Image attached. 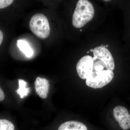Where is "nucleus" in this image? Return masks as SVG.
Instances as JSON below:
<instances>
[{
    "instance_id": "obj_1",
    "label": "nucleus",
    "mask_w": 130,
    "mask_h": 130,
    "mask_svg": "<svg viewBox=\"0 0 130 130\" xmlns=\"http://www.w3.org/2000/svg\"><path fill=\"white\" fill-rule=\"evenodd\" d=\"M94 9L88 0H79L77 3L72 17V24L76 28L83 27L92 20Z\"/></svg>"
},
{
    "instance_id": "obj_2",
    "label": "nucleus",
    "mask_w": 130,
    "mask_h": 130,
    "mask_svg": "<svg viewBox=\"0 0 130 130\" xmlns=\"http://www.w3.org/2000/svg\"><path fill=\"white\" fill-rule=\"evenodd\" d=\"M29 26L32 33L41 39H46L50 35V28L48 20L42 13H37L33 15L30 19Z\"/></svg>"
},
{
    "instance_id": "obj_3",
    "label": "nucleus",
    "mask_w": 130,
    "mask_h": 130,
    "mask_svg": "<svg viewBox=\"0 0 130 130\" xmlns=\"http://www.w3.org/2000/svg\"><path fill=\"white\" fill-rule=\"evenodd\" d=\"M113 71L105 70L101 71L93 72L86 79L87 86L94 89H100L110 83L113 79Z\"/></svg>"
},
{
    "instance_id": "obj_4",
    "label": "nucleus",
    "mask_w": 130,
    "mask_h": 130,
    "mask_svg": "<svg viewBox=\"0 0 130 130\" xmlns=\"http://www.w3.org/2000/svg\"><path fill=\"white\" fill-rule=\"evenodd\" d=\"M94 58L102 61L106 66V69L113 71L115 68V62L112 54L107 48L98 46L94 49Z\"/></svg>"
},
{
    "instance_id": "obj_5",
    "label": "nucleus",
    "mask_w": 130,
    "mask_h": 130,
    "mask_svg": "<svg viewBox=\"0 0 130 130\" xmlns=\"http://www.w3.org/2000/svg\"><path fill=\"white\" fill-rule=\"evenodd\" d=\"M93 58L86 55L80 59L76 65V70L78 76L82 79H86L93 72Z\"/></svg>"
},
{
    "instance_id": "obj_6",
    "label": "nucleus",
    "mask_w": 130,
    "mask_h": 130,
    "mask_svg": "<svg viewBox=\"0 0 130 130\" xmlns=\"http://www.w3.org/2000/svg\"><path fill=\"white\" fill-rule=\"evenodd\" d=\"M113 113L116 121L120 128L123 130L130 129V115L125 107L119 106L115 107Z\"/></svg>"
},
{
    "instance_id": "obj_7",
    "label": "nucleus",
    "mask_w": 130,
    "mask_h": 130,
    "mask_svg": "<svg viewBox=\"0 0 130 130\" xmlns=\"http://www.w3.org/2000/svg\"><path fill=\"white\" fill-rule=\"evenodd\" d=\"M35 85L36 93L41 98H46L49 88L48 80L46 78L37 77L35 81Z\"/></svg>"
},
{
    "instance_id": "obj_8",
    "label": "nucleus",
    "mask_w": 130,
    "mask_h": 130,
    "mask_svg": "<svg viewBox=\"0 0 130 130\" xmlns=\"http://www.w3.org/2000/svg\"><path fill=\"white\" fill-rule=\"evenodd\" d=\"M57 130H89V129L84 123L71 120L61 124Z\"/></svg>"
},
{
    "instance_id": "obj_9",
    "label": "nucleus",
    "mask_w": 130,
    "mask_h": 130,
    "mask_svg": "<svg viewBox=\"0 0 130 130\" xmlns=\"http://www.w3.org/2000/svg\"><path fill=\"white\" fill-rule=\"evenodd\" d=\"M17 46L28 58L31 57L33 54V51L28 42L24 40H19L17 41Z\"/></svg>"
},
{
    "instance_id": "obj_10",
    "label": "nucleus",
    "mask_w": 130,
    "mask_h": 130,
    "mask_svg": "<svg viewBox=\"0 0 130 130\" xmlns=\"http://www.w3.org/2000/svg\"><path fill=\"white\" fill-rule=\"evenodd\" d=\"M19 87L16 90L21 99L27 96L30 91V88H27V83L23 79H18Z\"/></svg>"
},
{
    "instance_id": "obj_11",
    "label": "nucleus",
    "mask_w": 130,
    "mask_h": 130,
    "mask_svg": "<svg viewBox=\"0 0 130 130\" xmlns=\"http://www.w3.org/2000/svg\"><path fill=\"white\" fill-rule=\"evenodd\" d=\"M93 72L101 71L103 70H107L106 66L102 61L93 57Z\"/></svg>"
},
{
    "instance_id": "obj_12",
    "label": "nucleus",
    "mask_w": 130,
    "mask_h": 130,
    "mask_svg": "<svg viewBox=\"0 0 130 130\" xmlns=\"http://www.w3.org/2000/svg\"><path fill=\"white\" fill-rule=\"evenodd\" d=\"M0 130H15L13 123L6 119H0Z\"/></svg>"
},
{
    "instance_id": "obj_13",
    "label": "nucleus",
    "mask_w": 130,
    "mask_h": 130,
    "mask_svg": "<svg viewBox=\"0 0 130 130\" xmlns=\"http://www.w3.org/2000/svg\"><path fill=\"white\" fill-rule=\"evenodd\" d=\"M14 1L13 0H0V9L7 7L11 5Z\"/></svg>"
},
{
    "instance_id": "obj_14",
    "label": "nucleus",
    "mask_w": 130,
    "mask_h": 130,
    "mask_svg": "<svg viewBox=\"0 0 130 130\" xmlns=\"http://www.w3.org/2000/svg\"><path fill=\"white\" fill-rule=\"evenodd\" d=\"M5 98V94L2 89L0 87V102L4 100Z\"/></svg>"
},
{
    "instance_id": "obj_15",
    "label": "nucleus",
    "mask_w": 130,
    "mask_h": 130,
    "mask_svg": "<svg viewBox=\"0 0 130 130\" xmlns=\"http://www.w3.org/2000/svg\"><path fill=\"white\" fill-rule=\"evenodd\" d=\"M3 39V34L2 31L0 30V46L2 43Z\"/></svg>"
},
{
    "instance_id": "obj_16",
    "label": "nucleus",
    "mask_w": 130,
    "mask_h": 130,
    "mask_svg": "<svg viewBox=\"0 0 130 130\" xmlns=\"http://www.w3.org/2000/svg\"><path fill=\"white\" fill-rule=\"evenodd\" d=\"M90 51H91V52H93V51H94V49H93V48L91 49L90 50Z\"/></svg>"
},
{
    "instance_id": "obj_17",
    "label": "nucleus",
    "mask_w": 130,
    "mask_h": 130,
    "mask_svg": "<svg viewBox=\"0 0 130 130\" xmlns=\"http://www.w3.org/2000/svg\"><path fill=\"white\" fill-rule=\"evenodd\" d=\"M108 46H109L108 45H107L106 46V48L108 47Z\"/></svg>"
},
{
    "instance_id": "obj_18",
    "label": "nucleus",
    "mask_w": 130,
    "mask_h": 130,
    "mask_svg": "<svg viewBox=\"0 0 130 130\" xmlns=\"http://www.w3.org/2000/svg\"><path fill=\"white\" fill-rule=\"evenodd\" d=\"M105 1V2H107V1Z\"/></svg>"
},
{
    "instance_id": "obj_19",
    "label": "nucleus",
    "mask_w": 130,
    "mask_h": 130,
    "mask_svg": "<svg viewBox=\"0 0 130 130\" xmlns=\"http://www.w3.org/2000/svg\"><path fill=\"white\" fill-rule=\"evenodd\" d=\"M129 36H130V29H129Z\"/></svg>"
},
{
    "instance_id": "obj_20",
    "label": "nucleus",
    "mask_w": 130,
    "mask_h": 130,
    "mask_svg": "<svg viewBox=\"0 0 130 130\" xmlns=\"http://www.w3.org/2000/svg\"><path fill=\"white\" fill-rule=\"evenodd\" d=\"M90 52V51H88V52H87V53H89Z\"/></svg>"
},
{
    "instance_id": "obj_21",
    "label": "nucleus",
    "mask_w": 130,
    "mask_h": 130,
    "mask_svg": "<svg viewBox=\"0 0 130 130\" xmlns=\"http://www.w3.org/2000/svg\"><path fill=\"white\" fill-rule=\"evenodd\" d=\"M82 31V29L80 30V31Z\"/></svg>"
}]
</instances>
